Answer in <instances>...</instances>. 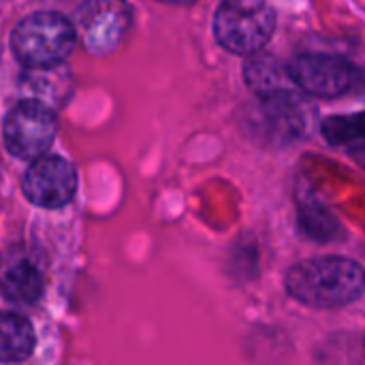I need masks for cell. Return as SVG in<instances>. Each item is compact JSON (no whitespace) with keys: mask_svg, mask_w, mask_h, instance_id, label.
<instances>
[{"mask_svg":"<svg viewBox=\"0 0 365 365\" xmlns=\"http://www.w3.org/2000/svg\"><path fill=\"white\" fill-rule=\"evenodd\" d=\"M287 289L291 297L306 306L340 308L364 295L365 272L342 257L308 259L289 269Z\"/></svg>","mask_w":365,"mask_h":365,"instance_id":"obj_1","label":"cell"},{"mask_svg":"<svg viewBox=\"0 0 365 365\" xmlns=\"http://www.w3.org/2000/svg\"><path fill=\"white\" fill-rule=\"evenodd\" d=\"M77 41L68 17L53 11H38L24 17L11 34L15 58L30 68H51L64 62Z\"/></svg>","mask_w":365,"mask_h":365,"instance_id":"obj_2","label":"cell"},{"mask_svg":"<svg viewBox=\"0 0 365 365\" xmlns=\"http://www.w3.org/2000/svg\"><path fill=\"white\" fill-rule=\"evenodd\" d=\"M276 28V11L267 2L229 0L214 17L216 41L231 53L252 56L267 45Z\"/></svg>","mask_w":365,"mask_h":365,"instance_id":"obj_3","label":"cell"},{"mask_svg":"<svg viewBox=\"0 0 365 365\" xmlns=\"http://www.w3.org/2000/svg\"><path fill=\"white\" fill-rule=\"evenodd\" d=\"M56 113L38 101L17 103L4 118L6 150L21 160H38L56 137Z\"/></svg>","mask_w":365,"mask_h":365,"instance_id":"obj_4","label":"cell"},{"mask_svg":"<svg viewBox=\"0 0 365 365\" xmlns=\"http://www.w3.org/2000/svg\"><path fill=\"white\" fill-rule=\"evenodd\" d=\"M289 75L304 92L334 98L349 92L357 81V68L340 58L329 53H302L291 60Z\"/></svg>","mask_w":365,"mask_h":365,"instance_id":"obj_5","label":"cell"},{"mask_svg":"<svg viewBox=\"0 0 365 365\" xmlns=\"http://www.w3.org/2000/svg\"><path fill=\"white\" fill-rule=\"evenodd\" d=\"M21 190L30 203L56 210L73 201L77 192V173L64 158L43 156L28 167Z\"/></svg>","mask_w":365,"mask_h":365,"instance_id":"obj_6","label":"cell"},{"mask_svg":"<svg viewBox=\"0 0 365 365\" xmlns=\"http://www.w3.org/2000/svg\"><path fill=\"white\" fill-rule=\"evenodd\" d=\"M43 274L38 265L19 250L0 257V295L17 306H32L43 295Z\"/></svg>","mask_w":365,"mask_h":365,"instance_id":"obj_7","label":"cell"},{"mask_svg":"<svg viewBox=\"0 0 365 365\" xmlns=\"http://www.w3.org/2000/svg\"><path fill=\"white\" fill-rule=\"evenodd\" d=\"M79 26L86 47L101 53L113 49L128 26V9L124 4H88L81 9Z\"/></svg>","mask_w":365,"mask_h":365,"instance_id":"obj_8","label":"cell"},{"mask_svg":"<svg viewBox=\"0 0 365 365\" xmlns=\"http://www.w3.org/2000/svg\"><path fill=\"white\" fill-rule=\"evenodd\" d=\"M244 79L261 101H280L295 94V81L289 75V66H282L274 56H252L244 66Z\"/></svg>","mask_w":365,"mask_h":365,"instance_id":"obj_9","label":"cell"},{"mask_svg":"<svg viewBox=\"0 0 365 365\" xmlns=\"http://www.w3.org/2000/svg\"><path fill=\"white\" fill-rule=\"evenodd\" d=\"M34 351V329L15 312H0V361H24Z\"/></svg>","mask_w":365,"mask_h":365,"instance_id":"obj_10","label":"cell"},{"mask_svg":"<svg viewBox=\"0 0 365 365\" xmlns=\"http://www.w3.org/2000/svg\"><path fill=\"white\" fill-rule=\"evenodd\" d=\"M299 231L312 242H338L342 237V227L321 203H302L297 212Z\"/></svg>","mask_w":365,"mask_h":365,"instance_id":"obj_11","label":"cell"},{"mask_svg":"<svg viewBox=\"0 0 365 365\" xmlns=\"http://www.w3.org/2000/svg\"><path fill=\"white\" fill-rule=\"evenodd\" d=\"M321 130L325 139L334 145H353L365 139V111L327 118Z\"/></svg>","mask_w":365,"mask_h":365,"instance_id":"obj_12","label":"cell"},{"mask_svg":"<svg viewBox=\"0 0 365 365\" xmlns=\"http://www.w3.org/2000/svg\"><path fill=\"white\" fill-rule=\"evenodd\" d=\"M349 152H351V156L365 169V139L353 143V145H349Z\"/></svg>","mask_w":365,"mask_h":365,"instance_id":"obj_13","label":"cell"}]
</instances>
